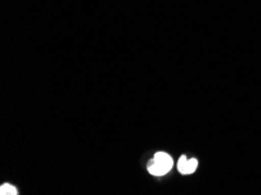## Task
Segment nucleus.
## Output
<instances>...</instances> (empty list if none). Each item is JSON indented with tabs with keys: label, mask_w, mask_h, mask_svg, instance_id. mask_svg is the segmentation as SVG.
Masks as SVG:
<instances>
[{
	"label": "nucleus",
	"mask_w": 261,
	"mask_h": 195,
	"mask_svg": "<svg viewBox=\"0 0 261 195\" xmlns=\"http://www.w3.org/2000/svg\"><path fill=\"white\" fill-rule=\"evenodd\" d=\"M173 167V159L165 152H157L152 160L149 161L148 171L152 176H164Z\"/></svg>",
	"instance_id": "nucleus-1"
},
{
	"label": "nucleus",
	"mask_w": 261,
	"mask_h": 195,
	"mask_svg": "<svg viewBox=\"0 0 261 195\" xmlns=\"http://www.w3.org/2000/svg\"><path fill=\"white\" fill-rule=\"evenodd\" d=\"M197 169H198V160L196 158H190L188 159L185 154L180 156L177 162V170L180 174L188 176V174L195 173Z\"/></svg>",
	"instance_id": "nucleus-2"
},
{
	"label": "nucleus",
	"mask_w": 261,
	"mask_h": 195,
	"mask_svg": "<svg viewBox=\"0 0 261 195\" xmlns=\"http://www.w3.org/2000/svg\"><path fill=\"white\" fill-rule=\"evenodd\" d=\"M0 194L2 195H17L18 190L14 186H12L10 184H4L2 187H0Z\"/></svg>",
	"instance_id": "nucleus-3"
}]
</instances>
